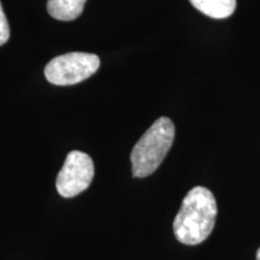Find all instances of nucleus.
Wrapping results in <instances>:
<instances>
[{
  "label": "nucleus",
  "mask_w": 260,
  "mask_h": 260,
  "mask_svg": "<svg viewBox=\"0 0 260 260\" xmlns=\"http://www.w3.org/2000/svg\"><path fill=\"white\" fill-rule=\"evenodd\" d=\"M217 219V203L212 191L194 187L188 191L174 220V234L184 245H199L212 233Z\"/></svg>",
  "instance_id": "1"
},
{
  "label": "nucleus",
  "mask_w": 260,
  "mask_h": 260,
  "mask_svg": "<svg viewBox=\"0 0 260 260\" xmlns=\"http://www.w3.org/2000/svg\"><path fill=\"white\" fill-rule=\"evenodd\" d=\"M175 139L174 122L160 117L141 136L130 154L133 176L147 177L152 175L167 157Z\"/></svg>",
  "instance_id": "2"
},
{
  "label": "nucleus",
  "mask_w": 260,
  "mask_h": 260,
  "mask_svg": "<svg viewBox=\"0 0 260 260\" xmlns=\"http://www.w3.org/2000/svg\"><path fill=\"white\" fill-rule=\"evenodd\" d=\"M99 67L100 59L96 54L71 52L53 58L45 67V76L56 86H71L88 79Z\"/></svg>",
  "instance_id": "3"
},
{
  "label": "nucleus",
  "mask_w": 260,
  "mask_h": 260,
  "mask_svg": "<svg viewBox=\"0 0 260 260\" xmlns=\"http://www.w3.org/2000/svg\"><path fill=\"white\" fill-rule=\"evenodd\" d=\"M94 178V162L87 153L73 151L67 155L63 168L57 176L58 193L64 198H74L90 186Z\"/></svg>",
  "instance_id": "4"
},
{
  "label": "nucleus",
  "mask_w": 260,
  "mask_h": 260,
  "mask_svg": "<svg viewBox=\"0 0 260 260\" xmlns=\"http://www.w3.org/2000/svg\"><path fill=\"white\" fill-rule=\"evenodd\" d=\"M87 0H48L47 11L59 21H74L83 12Z\"/></svg>",
  "instance_id": "5"
},
{
  "label": "nucleus",
  "mask_w": 260,
  "mask_h": 260,
  "mask_svg": "<svg viewBox=\"0 0 260 260\" xmlns=\"http://www.w3.org/2000/svg\"><path fill=\"white\" fill-rule=\"evenodd\" d=\"M189 2L201 14L216 19L229 17L236 9V0H189Z\"/></svg>",
  "instance_id": "6"
},
{
  "label": "nucleus",
  "mask_w": 260,
  "mask_h": 260,
  "mask_svg": "<svg viewBox=\"0 0 260 260\" xmlns=\"http://www.w3.org/2000/svg\"><path fill=\"white\" fill-rule=\"evenodd\" d=\"M10 38V27L8 23V18H6L3 5L0 3V46L6 44Z\"/></svg>",
  "instance_id": "7"
},
{
  "label": "nucleus",
  "mask_w": 260,
  "mask_h": 260,
  "mask_svg": "<svg viewBox=\"0 0 260 260\" xmlns=\"http://www.w3.org/2000/svg\"><path fill=\"white\" fill-rule=\"evenodd\" d=\"M256 260H260V248L258 249V252H256Z\"/></svg>",
  "instance_id": "8"
}]
</instances>
